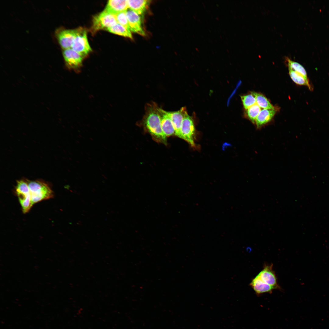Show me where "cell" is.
<instances>
[{
	"mask_svg": "<svg viewBox=\"0 0 329 329\" xmlns=\"http://www.w3.org/2000/svg\"><path fill=\"white\" fill-rule=\"evenodd\" d=\"M158 108L154 103L147 104L143 122L147 129L154 138L159 140L165 141L167 137L161 128Z\"/></svg>",
	"mask_w": 329,
	"mask_h": 329,
	"instance_id": "obj_1",
	"label": "cell"
},
{
	"mask_svg": "<svg viewBox=\"0 0 329 329\" xmlns=\"http://www.w3.org/2000/svg\"><path fill=\"white\" fill-rule=\"evenodd\" d=\"M32 205L37 202L52 198L54 193L49 186L41 181H28Z\"/></svg>",
	"mask_w": 329,
	"mask_h": 329,
	"instance_id": "obj_2",
	"label": "cell"
},
{
	"mask_svg": "<svg viewBox=\"0 0 329 329\" xmlns=\"http://www.w3.org/2000/svg\"><path fill=\"white\" fill-rule=\"evenodd\" d=\"M77 30L76 34L71 48L84 58L92 51V49L88 41L86 30L81 27Z\"/></svg>",
	"mask_w": 329,
	"mask_h": 329,
	"instance_id": "obj_3",
	"label": "cell"
},
{
	"mask_svg": "<svg viewBox=\"0 0 329 329\" xmlns=\"http://www.w3.org/2000/svg\"><path fill=\"white\" fill-rule=\"evenodd\" d=\"M16 191L23 212L24 214L28 212L32 205L31 194L27 182L23 180L18 181Z\"/></svg>",
	"mask_w": 329,
	"mask_h": 329,
	"instance_id": "obj_4",
	"label": "cell"
},
{
	"mask_svg": "<svg viewBox=\"0 0 329 329\" xmlns=\"http://www.w3.org/2000/svg\"><path fill=\"white\" fill-rule=\"evenodd\" d=\"M117 23L115 15L104 10L93 18L91 32L95 33L102 29L107 30Z\"/></svg>",
	"mask_w": 329,
	"mask_h": 329,
	"instance_id": "obj_5",
	"label": "cell"
},
{
	"mask_svg": "<svg viewBox=\"0 0 329 329\" xmlns=\"http://www.w3.org/2000/svg\"><path fill=\"white\" fill-rule=\"evenodd\" d=\"M62 54L67 67L76 72H79L82 66L84 58L71 48L63 49Z\"/></svg>",
	"mask_w": 329,
	"mask_h": 329,
	"instance_id": "obj_6",
	"label": "cell"
},
{
	"mask_svg": "<svg viewBox=\"0 0 329 329\" xmlns=\"http://www.w3.org/2000/svg\"><path fill=\"white\" fill-rule=\"evenodd\" d=\"M181 132L183 139L192 147H195L194 142L195 129L193 120L187 114L185 116L183 120Z\"/></svg>",
	"mask_w": 329,
	"mask_h": 329,
	"instance_id": "obj_7",
	"label": "cell"
},
{
	"mask_svg": "<svg viewBox=\"0 0 329 329\" xmlns=\"http://www.w3.org/2000/svg\"><path fill=\"white\" fill-rule=\"evenodd\" d=\"M126 15L130 31L145 36V34L142 28L141 19L139 15L130 9L127 10Z\"/></svg>",
	"mask_w": 329,
	"mask_h": 329,
	"instance_id": "obj_8",
	"label": "cell"
},
{
	"mask_svg": "<svg viewBox=\"0 0 329 329\" xmlns=\"http://www.w3.org/2000/svg\"><path fill=\"white\" fill-rule=\"evenodd\" d=\"M167 112L172 121L175 128V135L182 139L181 127L184 118L187 114L186 108L183 107L179 110L172 112L167 111Z\"/></svg>",
	"mask_w": 329,
	"mask_h": 329,
	"instance_id": "obj_9",
	"label": "cell"
},
{
	"mask_svg": "<svg viewBox=\"0 0 329 329\" xmlns=\"http://www.w3.org/2000/svg\"><path fill=\"white\" fill-rule=\"evenodd\" d=\"M76 29H65L61 30L57 34L59 44L63 49L71 48L77 33Z\"/></svg>",
	"mask_w": 329,
	"mask_h": 329,
	"instance_id": "obj_10",
	"label": "cell"
},
{
	"mask_svg": "<svg viewBox=\"0 0 329 329\" xmlns=\"http://www.w3.org/2000/svg\"><path fill=\"white\" fill-rule=\"evenodd\" d=\"M257 275L263 281L272 286L274 289L280 288L277 284L275 274L272 269V264L265 265L264 269Z\"/></svg>",
	"mask_w": 329,
	"mask_h": 329,
	"instance_id": "obj_11",
	"label": "cell"
},
{
	"mask_svg": "<svg viewBox=\"0 0 329 329\" xmlns=\"http://www.w3.org/2000/svg\"><path fill=\"white\" fill-rule=\"evenodd\" d=\"M158 110L160 118L161 128L165 135L166 137L175 135V128L167 111L159 107Z\"/></svg>",
	"mask_w": 329,
	"mask_h": 329,
	"instance_id": "obj_12",
	"label": "cell"
},
{
	"mask_svg": "<svg viewBox=\"0 0 329 329\" xmlns=\"http://www.w3.org/2000/svg\"><path fill=\"white\" fill-rule=\"evenodd\" d=\"M128 8L127 0H110L108 1L104 10L115 15L121 12L127 10Z\"/></svg>",
	"mask_w": 329,
	"mask_h": 329,
	"instance_id": "obj_13",
	"label": "cell"
},
{
	"mask_svg": "<svg viewBox=\"0 0 329 329\" xmlns=\"http://www.w3.org/2000/svg\"><path fill=\"white\" fill-rule=\"evenodd\" d=\"M250 285L257 295L271 292L274 289L272 286L263 281L257 275L253 279Z\"/></svg>",
	"mask_w": 329,
	"mask_h": 329,
	"instance_id": "obj_14",
	"label": "cell"
},
{
	"mask_svg": "<svg viewBox=\"0 0 329 329\" xmlns=\"http://www.w3.org/2000/svg\"><path fill=\"white\" fill-rule=\"evenodd\" d=\"M275 113L276 110L274 108L261 110L256 120L255 123L257 128H260L269 122Z\"/></svg>",
	"mask_w": 329,
	"mask_h": 329,
	"instance_id": "obj_15",
	"label": "cell"
},
{
	"mask_svg": "<svg viewBox=\"0 0 329 329\" xmlns=\"http://www.w3.org/2000/svg\"><path fill=\"white\" fill-rule=\"evenodd\" d=\"M150 1L146 0H127L129 8L139 15H143L148 7Z\"/></svg>",
	"mask_w": 329,
	"mask_h": 329,
	"instance_id": "obj_16",
	"label": "cell"
},
{
	"mask_svg": "<svg viewBox=\"0 0 329 329\" xmlns=\"http://www.w3.org/2000/svg\"><path fill=\"white\" fill-rule=\"evenodd\" d=\"M289 74L292 80L296 84L300 85L307 86L310 90L313 88L310 84L308 78H306L300 74L289 69Z\"/></svg>",
	"mask_w": 329,
	"mask_h": 329,
	"instance_id": "obj_17",
	"label": "cell"
},
{
	"mask_svg": "<svg viewBox=\"0 0 329 329\" xmlns=\"http://www.w3.org/2000/svg\"><path fill=\"white\" fill-rule=\"evenodd\" d=\"M106 30L113 34L133 39L130 30L118 23Z\"/></svg>",
	"mask_w": 329,
	"mask_h": 329,
	"instance_id": "obj_18",
	"label": "cell"
},
{
	"mask_svg": "<svg viewBox=\"0 0 329 329\" xmlns=\"http://www.w3.org/2000/svg\"><path fill=\"white\" fill-rule=\"evenodd\" d=\"M255 97L256 104L260 108L264 109H272L274 108L268 99L263 95L256 92H252L251 93Z\"/></svg>",
	"mask_w": 329,
	"mask_h": 329,
	"instance_id": "obj_19",
	"label": "cell"
},
{
	"mask_svg": "<svg viewBox=\"0 0 329 329\" xmlns=\"http://www.w3.org/2000/svg\"><path fill=\"white\" fill-rule=\"evenodd\" d=\"M287 60L289 69L300 74L305 77L308 78L306 70L304 67L300 64L291 60L287 58Z\"/></svg>",
	"mask_w": 329,
	"mask_h": 329,
	"instance_id": "obj_20",
	"label": "cell"
},
{
	"mask_svg": "<svg viewBox=\"0 0 329 329\" xmlns=\"http://www.w3.org/2000/svg\"><path fill=\"white\" fill-rule=\"evenodd\" d=\"M261 110L260 108L256 104L246 109L247 116L253 123H255L256 119Z\"/></svg>",
	"mask_w": 329,
	"mask_h": 329,
	"instance_id": "obj_21",
	"label": "cell"
},
{
	"mask_svg": "<svg viewBox=\"0 0 329 329\" xmlns=\"http://www.w3.org/2000/svg\"><path fill=\"white\" fill-rule=\"evenodd\" d=\"M241 97L244 108L246 110L256 104V98L252 94L242 96Z\"/></svg>",
	"mask_w": 329,
	"mask_h": 329,
	"instance_id": "obj_22",
	"label": "cell"
},
{
	"mask_svg": "<svg viewBox=\"0 0 329 329\" xmlns=\"http://www.w3.org/2000/svg\"><path fill=\"white\" fill-rule=\"evenodd\" d=\"M126 11L121 12L116 14L115 15L118 23L130 30L126 15Z\"/></svg>",
	"mask_w": 329,
	"mask_h": 329,
	"instance_id": "obj_23",
	"label": "cell"
}]
</instances>
